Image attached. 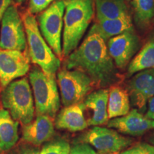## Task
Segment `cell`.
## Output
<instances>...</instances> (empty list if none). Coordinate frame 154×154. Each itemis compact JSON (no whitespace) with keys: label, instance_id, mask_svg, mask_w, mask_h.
Returning <instances> with one entry per match:
<instances>
[{"label":"cell","instance_id":"cell-31","mask_svg":"<svg viewBox=\"0 0 154 154\" xmlns=\"http://www.w3.org/2000/svg\"><path fill=\"white\" fill-rule=\"evenodd\" d=\"M2 153H3V151H2L1 150H0V154H2Z\"/></svg>","mask_w":154,"mask_h":154},{"label":"cell","instance_id":"cell-25","mask_svg":"<svg viewBox=\"0 0 154 154\" xmlns=\"http://www.w3.org/2000/svg\"><path fill=\"white\" fill-rule=\"evenodd\" d=\"M55 0H30L29 4V11L34 14L43 11Z\"/></svg>","mask_w":154,"mask_h":154},{"label":"cell","instance_id":"cell-18","mask_svg":"<svg viewBox=\"0 0 154 154\" xmlns=\"http://www.w3.org/2000/svg\"><path fill=\"white\" fill-rule=\"evenodd\" d=\"M19 122L7 109H0V150L5 152L14 146L19 139Z\"/></svg>","mask_w":154,"mask_h":154},{"label":"cell","instance_id":"cell-17","mask_svg":"<svg viewBox=\"0 0 154 154\" xmlns=\"http://www.w3.org/2000/svg\"><path fill=\"white\" fill-rule=\"evenodd\" d=\"M132 30H134L132 19L128 14L119 18L96 21L90 29L89 33L99 34L106 42L111 37Z\"/></svg>","mask_w":154,"mask_h":154},{"label":"cell","instance_id":"cell-12","mask_svg":"<svg viewBox=\"0 0 154 154\" xmlns=\"http://www.w3.org/2000/svg\"><path fill=\"white\" fill-rule=\"evenodd\" d=\"M127 91L135 109L145 110L149 100L154 96V69L137 72L128 82Z\"/></svg>","mask_w":154,"mask_h":154},{"label":"cell","instance_id":"cell-9","mask_svg":"<svg viewBox=\"0 0 154 154\" xmlns=\"http://www.w3.org/2000/svg\"><path fill=\"white\" fill-rule=\"evenodd\" d=\"M83 138L85 143L101 154L117 153L132 143V139L124 137L115 130L101 126L93 127Z\"/></svg>","mask_w":154,"mask_h":154},{"label":"cell","instance_id":"cell-19","mask_svg":"<svg viewBox=\"0 0 154 154\" xmlns=\"http://www.w3.org/2000/svg\"><path fill=\"white\" fill-rule=\"evenodd\" d=\"M131 103L127 90L119 86L109 89L107 113L109 119L124 116L130 111Z\"/></svg>","mask_w":154,"mask_h":154},{"label":"cell","instance_id":"cell-22","mask_svg":"<svg viewBox=\"0 0 154 154\" xmlns=\"http://www.w3.org/2000/svg\"><path fill=\"white\" fill-rule=\"evenodd\" d=\"M134 19L141 28L149 26L154 19V0H133Z\"/></svg>","mask_w":154,"mask_h":154},{"label":"cell","instance_id":"cell-28","mask_svg":"<svg viewBox=\"0 0 154 154\" xmlns=\"http://www.w3.org/2000/svg\"><path fill=\"white\" fill-rule=\"evenodd\" d=\"M148 109L146 113V117L154 120V96L148 101Z\"/></svg>","mask_w":154,"mask_h":154},{"label":"cell","instance_id":"cell-16","mask_svg":"<svg viewBox=\"0 0 154 154\" xmlns=\"http://www.w3.org/2000/svg\"><path fill=\"white\" fill-rule=\"evenodd\" d=\"M55 126L58 129L67 130L71 132L85 129L88 125L82 102L63 108L56 119Z\"/></svg>","mask_w":154,"mask_h":154},{"label":"cell","instance_id":"cell-27","mask_svg":"<svg viewBox=\"0 0 154 154\" xmlns=\"http://www.w3.org/2000/svg\"><path fill=\"white\" fill-rule=\"evenodd\" d=\"M39 150L34 146H24L15 150L11 154H38Z\"/></svg>","mask_w":154,"mask_h":154},{"label":"cell","instance_id":"cell-29","mask_svg":"<svg viewBox=\"0 0 154 154\" xmlns=\"http://www.w3.org/2000/svg\"><path fill=\"white\" fill-rule=\"evenodd\" d=\"M12 0H0V22L5 11L11 5Z\"/></svg>","mask_w":154,"mask_h":154},{"label":"cell","instance_id":"cell-1","mask_svg":"<svg viewBox=\"0 0 154 154\" xmlns=\"http://www.w3.org/2000/svg\"><path fill=\"white\" fill-rule=\"evenodd\" d=\"M65 69H78L100 87L113 85L120 79L116 66L108 51L106 42L96 33H89L82 44L66 57Z\"/></svg>","mask_w":154,"mask_h":154},{"label":"cell","instance_id":"cell-10","mask_svg":"<svg viewBox=\"0 0 154 154\" xmlns=\"http://www.w3.org/2000/svg\"><path fill=\"white\" fill-rule=\"evenodd\" d=\"M30 68L29 52L0 48V84L2 88L19 77L24 76Z\"/></svg>","mask_w":154,"mask_h":154},{"label":"cell","instance_id":"cell-15","mask_svg":"<svg viewBox=\"0 0 154 154\" xmlns=\"http://www.w3.org/2000/svg\"><path fill=\"white\" fill-rule=\"evenodd\" d=\"M54 134V126L49 116H37L34 121L24 125L22 130V138L34 146H40L51 139Z\"/></svg>","mask_w":154,"mask_h":154},{"label":"cell","instance_id":"cell-20","mask_svg":"<svg viewBox=\"0 0 154 154\" xmlns=\"http://www.w3.org/2000/svg\"><path fill=\"white\" fill-rule=\"evenodd\" d=\"M96 21L119 18L128 14L125 0H95Z\"/></svg>","mask_w":154,"mask_h":154},{"label":"cell","instance_id":"cell-14","mask_svg":"<svg viewBox=\"0 0 154 154\" xmlns=\"http://www.w3.org/2000/svg\"><path fill=\"white\" fill-rule=\"evenodd\" d=\"M109 89L101 88L88 94L84 101V112L91 113V116L86 119L88 126H101L107 124L109 117L107 113Z\"/></svg>","mask_w":154,"mask_h":154},{"label":"cell","instance_id":"cell-3","mask_svg":"<svg viewBox=\"0 0 154 154\" xmlns=\"http://www.w3.org/2000/svg\"><path fill=\"white\" fill-rule=\"evenodd\" d=\"M25 33L29 46V54L32 63L44 72L55 74L61 66V61L46 42L40 32L37 21L29 11L22 17Z\"/></svg>","mask_w":154,"mask_h":154},{"label":"cell","instance_id":"cell-21","mask_svg":"<svg viewBox=\"0 0 154 154\" xmlns=\"http://www.w3.org/2000/svg\"><path fill=\"white\" fill-rule=\"evenodd\" d=\"M151 69H154V36L146 42L128 63V74L133 75Z\"/></svg>","mask_w":154,"mask_h":154},{"label":"cell","instance_id":"cell-2","mask_svg":"<svg viewBox=\"0 0 154 154\" xmlns=\"http://www.w3.org/2000/svg\"><path fill=\"white\" fill-rule=\"evenodd\" d=\"M62 56L68 57L78 47L94 16V0H63Z\"/></svg>","mask_w":154,"mask_h":154},{"label":"cell","instance_id":"cell-6","mask_svg":"<svg viewBox=\"0 0 154 154\" xmlns=\"http://www.w3.org/2000/svg\"><path fill=\"white\" fill-rule=\"evenodd\" d=\"M65 4L63 0H55L37 17L38 26L42 35L53 52L62 58L61 34L63 26Z\"/></svg>","mask_w":154,"mask_h":154},{"label":"cell","instance_id":"cell-11","mask_svg":"<svg viewBox=\"0 0 154 154\" xmlns=\"http://www.w3.org/2000/svg\"><path fill=\"white\" fill-rule=\"evenodd\" d=\"M106 46L116 67L124 69L139 49L140 40L134 30L128 31L109 38Z\"/></svg>","mask_w":154,"mask_h":154},{"label":"cell","instance_id":"cell-24","mask_svg":"<svg viewBox=\"0 0 154 154\" xmlns=\"http://www.w3.org/2000/svg\"><path fill=\"white\" fill-rule=\"evenodd\" d=\"M120 154H154V146L146 143H138Z\"/></svg>","mask_w":154,"mask_h":154},{"label":"cell","instance_id":"cell-7","mask_svg":"<svg viewBox=\"0 0 154 154\" xmlns=\"http://www.w3.org/2000/svg\"><path fill=\"white\" fill-rule=\"evenodd\" d=\"M57 82L64 106L81 103L95 86L87 74L78 69H61L57 74Z\"/></svg>","mask_w":154,"mask_h":154},{"label":"cell","instance_id":"cell-4","mask_svg":"<svg viewBox=\"0 0 154 154\" xmlns=\"http://www.w3.org/2000/svg\"><path fill=\"white\" fill-rule=\"evenodd\" d=\"M2 103L14 120L26 125L34 116L32 91L26 78L11 82L4 88L1 94Z\"/></svg>","mask_w":154,"mask_h":154},{"label":"cell","instance_id":"cell-13","mask_svg":"<svg viewBox=\"0 0 154 154\" xmlns=\"http://www.w3.org/2000/svg\"><path fill=\"white\" fill-rule=\"evenodd\" d=\"M107 126L108 128L117 130L121 134L137 136L154 129V120L148 119L141 112L134 109L124 116L110 119Z\"/></svg>","mask_w":154,"mask_h":154},{"label":"cell","instance_id":"cell-30","mask_svg":"<svg viewBox=\"0 0 154 154\" xmlns=\"http://www.w3.org/2000/svg\"><path fill=\"white\" fill-rule=\"evenodd\" d=\"M15 1H16L17 3L22 4V3H23V2H24L26 1V0H15Z\"/></svg>","mask_w":154,"mask_h":154},{"label":"cell","instance_id":"cell-8","mask_svg":"<svg viewBox=\"0 0 154 154\" xmlns=\"http://www.w3.org/2000/svg\"><path fill=\"white\" fill-rule=\"evenodd\" d=\"M0 48L23 51L26 49L24 23L14 5H10L1 20Z\"/></svg>","mask_w":154,"mask_h":154},{"label":"cell","instance_id":"cell-26","mask_svg":"<svg viewBox=\"0 0 154 154\" xmlns=\"http://www.w3.org/2000/svg\"><path fill=\"white\" fill-rule=\"evenodd\" d=\"M69 154H99L87 143H81L73 146Z\"/></svg>","mask_w":154,"mask_h":154},{"label":"cell","instance_id":"cell-23","mask_svg":"<svg viewBox=\"0 0 154 154\" xmlns=\"http://www.w3.org/2000/svg\"><path fill=\"white\" fill-rule=\"evenodd\" d=\"M71 147L66 140L56 139L46 143L38 154H69Z\"/></svg>","mask_w":154,"mask_h":154},{"label":"cell","instance_id":"cell-5","mask_svg":"<svg viewBox=\"0 0 154 154\" xmlns=\"http://www.w3.org/2000/svg\"><path fill=\"white\" fill-rule=\"evenodd\" d=\"M29 77L34 94L36 114L54 118L60 107L55 74H47L38 66H34Z\"/></svg>","mask_w":154,"mask_h":154},{"label":"cell","instance_id":"cell-32","mask_svg":"<svg viewBox=\"0 0 154 154\" xmlns=\"http://www.w3.org/2000/svg\"><path fill=\"white\" fill-rule=\"evenodd\" d=\"M126 1H130V0H126Z\"/></svg>","mask_w":154,"mask_h":154}]
</instances>
